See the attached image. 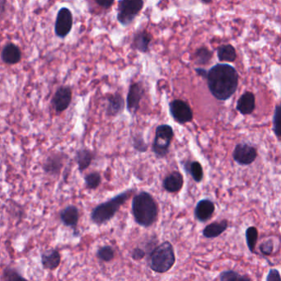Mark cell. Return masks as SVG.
Returning <instances> with one entry per match:
<instances>
[{
  "instance_id": "cell-1",
  "label": "cell",
  "mask_w": 281,
  "mask_h": 281,
  "mask_svg": "<svg viewBox=\"0 0 281 281\" xmlns=\"http://www.w3.org/2000/svg\"><path fill=\"white\" fill-rule=\"evenodd\" d=\"M209 90L218 101L231 98L239 86V73L228 64H218L207 71L206 76Z\"/></svg>"
},
{
  "instance_id": "cell-2",
  "label": "cell",
  "mask_w": 281,
  "mask_h": 281,
  "mask_svg": "<svg viewBox=\"0 0 281 281\" xmlns=\"http://www.w3.org/2000/svg\"><path fill=\"white\" fill-rule=\"evenodd\" d=\"M132 213L136 223L143 228H149L158 220V206L151 194L141 191L132 200Z\"/></svg>"
},
{
  "instance_id": "cell-3",
  "label": "cell",
  "mask_w": 281,
  "mask_h": 281,
  "mask_svg": "<svg viewBox=\"0 0 281 281\" xmlns=\"http://www.w3.org/2000/svg\"><path fill=\"white\" fill-rule=\"evenodd\" d=\"M135 192L136 189H129L109 201L96 206L91 213V219L98 225L107 223L108 221L115 217L121 206L126 203V201Z\"/></svg>"
},
{
  "instance_id": "cell-4",
  "label": "cell",
  "mask_w": 281,
  "mask_h": 281,
  "mask_svg": "<svg viewBox=\"0 0 281 281\" xmlns=\"http://www.w3.org/2000/svg\"><path fill=\"white\" fill-rule=\"evenodd\" d=\"M176 262L174 246L168 241L155 246L148 256V265L156 273L163 274L170 271Z\"/></svg>"
},
{
  "instance_id": "cell-5",
  "label": "cell",
  "mask_w": 281,
  "mask_h": 281,
  "mask_svg": "<svg viewBox=\"0 0 281 281\" xmlns=\"http://www.w3.org/2000/svg\"><path fill=\"white\" fill-rule=\"evenodd\" d=\"M174 136V129L169 125H161L156 128L152 150L157 158H165L168 155Z\"/></svg>"
},
{
  "instance_id": "cell-6",
  "label": "cell",
  "mask_w": 281,
  "mask_h": 281,
  "mask_svg": "<svg viewBox=\"0 0 281 281\" xmlns=\"http://www.w3.org/2000/svg\"><path fill=\"white\" fill-rule=\"evenodd\" d=\"M143 7V0H120L117 20L122 26L130 25L140 13Z\"/></svg>"
},
{
  "instance_id": "cell-7",
  "label": "cell",
  "mask_w": 281,
  "mask_h": 281,
  "mask_svg": "<svg viewBox=\"0 0 281 281\" xmlns=\"http://www.w3.org/2000/svg\"><path fill=\"white\" fill-rule=\"evenodd\" d=\"M169 110L173 118L179 124L191 122L193 119V111L188 103L176 99L169 103Z\"/></svg>"
},
{
  "instance_id": "cell-8",
  "label": "cell",
  "mask_w": 281,
  "mask_h": 281,
  "mask_svg": "<svg viewBox=\"0 0 281 281\" xmlns=\"http://www.w3.org/2000/svg\"><path fill=\"white\" fill-rule=\"evenodd\" d=\"M233 158L239 165H251L257 158V150L248 143H238L234 148Z\"/></svg>"
},
{
  "instance_id": "cell-9",
  "label": "cell",
  "mask_w": 281,
  "mask_h": 281,
  "mask_svg": "<svg viewBox=\"0 0 281 281\" xmlns=\"http://www.w3.org/2000/svg\"><path fill=\"white\" fill-rule=\"evenodd\" d=\"M73 27V15L67 8H61L55 21V32L57 36L65 38L70 33Z\"/></svg>"
},
{
  "instance_id": "cell-10",
  "label": "cell",
  "mask_w": 281,
  "mask_h": 281,
  "mask_svg": "<svg viewBox=\"0 0 281 281\" xmlns=\"http://www.w3.org/2000/svg\"><path fill=\"white\" fill-rule=\"evenodd\" d=\"M143 93H144V90L140 83H132L130 86L128 94H127V99H126V104H127V110L132 115H135L138 111Z\"/></svg>"
},
{
  "instance_id": "cell-11",
  "label": "cell",
  "mask_w": 281,
  "mask_h": 281,
  "mask_svg": "<svg viewBox=\"0 0 281 281\" xmlns=\"http://www.w3.org/2000/svg\"><path fill=\"white\" fill-rule=\"evenodd\" d=\"M72 100V90L69 87H61L56 91L52 98L53 107L55 111L61 113L63 112L70 105Z\"/></svg>"
},
{
  "instance_id": "cell-12",
  "label": "cell",
  "mask_w": 281,
  "mask_h": 281,
  "mask_svg": "<svg viewBox=\"0 0 281 281\" xmlns=\"http://www.w3.org/2000/svg\"><path fill=\"white\" fill-rule=\"evenodd\" d=\"M214 211H215V206L213 201L209 199H203L199 201L196 205L194 214L197 220L201 223H205L209 219H211Z\"/></svg>"
},
{
  "instance_id": "cell-13",
  "label": "cell",
  "mask_w": 281,
  "mask_h": 281,
  "mask_svg": "<svg viewBox=\"0 0 281 281\" xmlns=\"http://www.w3.org/2000/svg\"><path fill=\"white\" fill-rule=\"evenodd\" d=\"M67 158H68L67 155L64 153H55V154L48 157L43 165L44 171L50 175H56V174H60L61 168H63L65 161Z\"/></svg>"
},
{
  "instance_id": "cell-14",
  "label": "cell",
  "mask_w": 281,
  "mask_h": 281,
  "mask_svg": "<svg viewBox=\"0 0 281 281\" xmlns=\"http://www.w3.org/2000/svg\"><path fill=\"white\" fill-rule=\"evenodd\" d=\"M256 108V98L251 92H246L239 98L236 109L242 115L246 116L253 112Z\"/></svg>"
},
{
  "instance_id": "cell-15",
  "label": "cell",
  "mask_w": 281,
  "mask_h": 281,
  "mask_svg": "<svg viewBox=\"0 0 281 281\" xmlns=\"http://www.w3.org/2000/svg\"><path fill=\"white\" fill-rule=\"evenodd\" d=\"M184 185L183 176L179 172H173L166 176L163 181V188L169 193H176L181 191Z\"/></svg>"
},
{
  "instance_id": "cell-16",
  "label": "cell",
  "mask_w": 281,
  "mask_h": 281,
  "mask_svg": "<svg viewBox=\"0 0 281 281\" xmlns=\"http://www.w3.org/2000/svg\"><path fill=\"white\" fill-rule=\"evenodd\" d=\"M61 256L55 249H49L41 255V264L45 270L54 271L61 265Z\"/></svg>"
},
{
  "instance_id": "cell-17",
  "label": "cell",
  "mask_w": 281,
  "mask_h": 281,
  "mask_svg": "<svg viewBox=\"0 0 281 281\" xmlns=\"http://www.w3.org/2000/svg\"><path fill=\"white\" fill-rule=\"evenodd\" d=\"M107 101L106 115L108 116H117L123 111L125 102L121 94L115 93L113 95H110Z\"/></svg>"
},
{
  "instance_id": "cell-18",
  "label": "cell",
  "mask_w": 281,
  "mask_h": 281,
  "mask_svg": "<svg viewBox=\"0 0 281 281\" xmlns=\"http://www.w3.org/2000/svg\"><path fill=\"white\" fill-rule=\"evenodd\" d=\"M229 227V222L226 219L213 222L210 223L209 225L203 229L202 234L206 239H214L220 236L224 232L226 231Z\"/></svg>"
},
{
  "instance_id": "cell-19",
  "label": "cell",
  "mask_w": 281,
  "mask_h": 281,
  "mask_svg": "<svg viewBox=\"0 0 281 281\" xmlns=\"http://www.w3.org/2000/svg\"><path fill=\"white\" fill-rule=\"evenodd\" d=\"M61 221L67 227L75 228L79 219V211L74 206H69L61 212Z\"/></svg>"
},
{
  "instance_id": "cell-20",
  "label": "cell",
  "mask_w": 281,
  "mask_h": 281,
  "mask_svg": "<svg viewBox=\"0 0 281 281\" xmlns=\"http://www.w3.org/2000/svg\"><path fill=\"white\" fill-rule=\"evenodd\" d=\"M1 56L4 63L8 65H15L21 61L22 53L18 45L10 43L3 48Z\"/></svg>"
},
{
  "instance_id": "cell-21",
  "label": "cell",
  "mask_w": 281,
  "mask_h": 281,
  "mask_svg": "<svg viewBox=\"0 0 281 281\" xmlns=\"http://www.w3.org/2000/svg\"><path fill=\"white\" fill-rule=\"evenodd\" d=\"M152 41V35L146 31H140L135 34L133 38V46L140 52H148Z\"/></svg>"
},
{
  "instance_id": "cell-22",
  "label": "cell",
  "mask_w": 281,
  "mask_h": 281,
  "mask_svg": "<svg viewBox=\"0 0 281 281\" xmlns=\"http://www.w3.org/2000/svg\"><path fill=\"white\" fill-rule=\"evenodd\" d=\"M184 170L186 174H190L194 181L201 182L203 180L204 170L201 163L197 161H187L182 163Z\"/></svg>"
},
{
  "instance_id": "cell-23",
  "label": "cell",
  "mask_w": 281,
  "mask_h": 281,
  "mask_svg": "<svg viewBox=\"0 0 281 281\" xmlns=\"http://www.w3.org/2000/svg\"><path fill=\"white\" fill-rule=\"evenodd\" d=\"M93 153L88 149H79L77 151L75 155V161L78 165V170L81 173H83L84 170L91 165V163L93 162Z\"/></svg>"
},
{
  "instance_id": "cell-24",
  "label": "cell",
  "mask_w": 281,
  "mask_h": 281,
  "mask_svg": "<svg viewBox=\"0 0 281 281\" xmlns=\"http://www.w3.org/2000/svg\"><path fill=\"white\" fill-rule=\"evenodd\" d=\"M218 58L221 62H234L237 59L235 48L230 44L220 45L218 48Z\"/></svg>"
},
{
  "instance_id": "cell-25",
  "label": "cell",
  "mask_w": 281,
  "mask_h": 281,
  "mask_svg": "<svg viewBox=\"0 0 281 281\" xmlns=\"http://www.w3.org/2000/svg\"><path fill=\"white\" fill-rule=\"evenodd\" d=\"M245 236H246V246L248 247L249 251L253 253L256 248V243L258 240V230L256 227H249L246 229Z\"/></svg>"
},
{
  "instance_id": "cell-26",
  "label": "cell",
  "mask_w": 281,
  "mask_h": 281,
  "mask_svg": "<svg viewBox=\"0 0 281 281\" xmlns=\"http://www.w3.org/2000/svg\"><path fill=\"white\" fill-rule=\"evenodd\" d=\"M212 52L209 50L207 48L201 47L196 50L195 53V62L198 66H206L210 63L211 58H212Z\"/></svg>"
},
{
  "instance_id": "cell-27",
  "label": "cell",
  "mask_w": 281,
  "mask_h": 281,
  "mask_svg": "<svg viewBox=\"0 0 281 281\" xmlns=\"http://www.w3.org/2000/svg\"><path fill=\"white\" fill-rule=\"evenodd\" d=\"M84 181H85L87 188L90 189V190H95L101 184L102 176L98 172H93V173L86 175L85 177H84Z\"/></svg>"
},
{
  "instance_id": "cell-28",
  "label": "cell",
  "mask_w": 281,
  "mask_h": 281,
  "mask_svg": "<svg viewBox=\"0 0 281 281\" xmlns=\"http://www.w3.org/2000/svg\"><path fill=\"white\" fill-rule=\"evenodd\" d=\"M97 256L101 261L110 262L115 257V251L110 246H102L97 251Z\"/></svg>"
},
{
  "instance_id": "cell-29",
  "label": "cell",
  "mask_w": 281,
  "mask_h": 281,
  "mask_svg": "<svg viewBox=\"0 0 281 281\" xmlns=\"http://www.w3.org/2000/svg\"><path fill=\"white\" fill-rule=\"evenodd\" d=\"M219 279L223 281H251V279L247 276H241L234 271H223L219 275Z\"/></svg>"
},
{
  "instance_id": "cell-30",
  "label": "cell",
  "mask_w": 281,
  "mask_h": 281,
  "mask_svg": "<svg viewBox=\"0 0 281 281\" xmlns=\"http://www.w3.org/2000/svg\"><path fill=\"white\" fill-rule=\"evenodd\" d=\"M280 121H281V106L277 105L275 109L273 116V131L276 134V137L280 140L281 133H280Z\"/></svg>"
},
{
  "instance_id": "cell-31",
  "label": "cell",
  "mask_w": 281,
  "mask_h": 281,
  "mask_svg": "<svg viewBox=\"0 0 281 281\" xmlns=\"http://www.w3.org/2000/svg\"><path fill=\"white\" fill-rule=\"evenodd\" d=\"M133 146L136 150L141 152V153L146 152L148 149V144L144 142L142 136H134Z\"/></svg>"
},
{
  "instance_id": "cell-32",
  "label": "cell",
  "mask_w": 281,
  "mask_h": 281,
  "mask_svg": "<svg viewBox=\"0 0 281 281\" xmlns=\"http://www.w3.org/2000/svg\"><path fill=\"white\" fill-rule=\"evenodd\" d=\"M274 243L271 240H267L260 245V251L264 256H270L273 252Z\"/></svg>"
},
{
  "instance_id": "cell-33",
  "label": "cell",
  "mask_w": 281,
  "mask_h": 281,
  "mask_svg": "<svg viewBox=\"0 0 281 281\" xmlns=\"http://www.w3.org/2000/svg\"><path fill=\"white\" fill-rule=\"evenodd\" d=\"M3 276H4L5 280H8V281L24 279L23 276H21L20 274L18 273L15 270H12V269H6L3 272Z\"/></svg>"
},
{
  "instance_id": "cell-34",
  "label": "cell",
  "mask_w": 281,
  "mask_h": 281,
  "mask_svg": "<svg viewBox=\"0 0 281 281\" xmlns=\"http://www.w3.org/2000/svg\"><path fill=\"white\" fill-rule=\"evenodd\" d=\"M281 281V278L279 272L276 269H271L269 271L268 276L266 277V281Z\"/></svg>"
},
{
  "instance_id": "cell-35",
  "label": "cell",
  "mask_w": 281,
  "mask_h": 281,
  "mask_svg": "<svg viewBox=\"0 0 281 281\" xmlns=\"http://www.w3.org/2000/svg\"><path fill=\"white\" fill-rule=\"evenodd\" d=\"M131 256L135 261H140L145 256V251H143V249L137 247V248L134 249Z\"/></svg>"
},
{
  "instance_id": "cell-36",
  "label": "cell",
  "mask_w": 281,
  "mask_h": 281,
  "mask_svg": "<svg viewBox=\"0 0 281 281\" xmlns=\"http://www.w3.org/2000/svg\"><path fill=\"white\" fill-rule=\"evenodd\" d=\"M115 0H96V2L98 5L101 6L102 8H109L112 6Z\"/></svg>"
},
{
  "instance_id": "cell-37",
  "label": "cell",
  "mask_w": 281,
  "mask_h": 281,
  "mask_svg": "<svg viewBox=\"0 0 281 281\" xmlns=\"http://www.w3.org/2000/svg\"><path fill=\"white\" fill-rule=\"evenodd\" d=\"M196 73H198L199 75L202 76L203 78H206V73H207V70H205L203 69L199 68L196 69Z\"/></svg>"
},
{
  "instance_id": "cell-38",
  "label": "cell",
  "mask_w": 281,
  "mask_h": 281,
  "mask_svg": "<svg viewBox=\"0 0 281 281\" xmlns=\"http://www.w3.org/2000/svg\"><path fill=\"white\" fill-rule=\"evenodd\" d=\"M201 2L203 3H206V4H208V3H211L213 0H201Z\"/></svg>"
}]
</instances>
